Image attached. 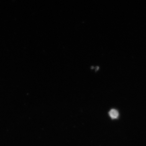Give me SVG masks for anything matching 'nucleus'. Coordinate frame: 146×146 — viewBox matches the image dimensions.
I'll list each match as a JSON object with an SVG mask.
<instances>
[{"mask_svg":"<svg viewBox=\"0 0 146 146\" xmlns=\"http://www.w3.org/2000/svg\"><path fill=\"white\" fill-rule=\"evenodd\" d=\"M109 116L112 119H116L119 116V113L115 109H112L109 113Z\"/></svg>","mask_w":146,"mask_h":146,"instance_id":"obj_1","label":"nucleus"}]
</instances>
